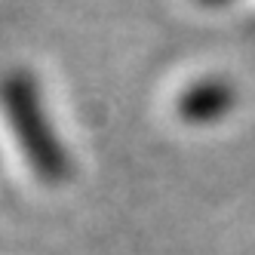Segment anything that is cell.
Wrapping results in <instances>:
<instances>
[{
  "label": "cell",
  "mask_w": 255,
  "mask_h": 255,
  "mask_svg": "<svg viewBox=\"0 0 255 255\" xmlns=\"http://www.w3.org/2000/svg\"><path fill=\"white\" fill-rule=\"evenodd\" d=\"M0 102H3L12 132L19 138L22 151L28 154L34 172L46 181H59L68 175V154L59 144L56 132L49 129V120L43 114V105L37 96L34 77L25 71H12L0 80Z\"/></svg>",
  "instance_id": "1"
},
{
  "label": "cell",
  "mask_w": 255,
  "mask_h": 255,
  "mask_svg": "<svg viewBox=\"0 0 255 255\" xmlns=\"http://www.w3.org/2000/svg\"><path fill=\"white\" fill-rule=\"evenodd\" d=\"M234 105V89L231 83H222V80H203L191 86L185 96L178 99V111L188 123H209V120H218L228 108Z\"/></svg>",
  "instance_id": "2"
}]
</instances>
